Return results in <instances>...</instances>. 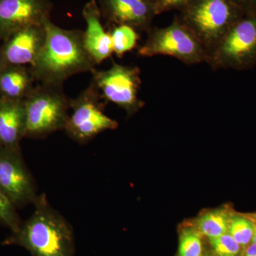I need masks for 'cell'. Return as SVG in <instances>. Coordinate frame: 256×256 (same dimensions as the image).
Masks as SVG:
<instances>
[{"mask_svg": "<svg viewBox=\"0 0 256 256\" xmlns=\"http://www.w3.org/2000/svg\"><path fill=\"white\" fill-rule=\"evenodd\" d=\"M44 24L46 34L44 46L30 66L36 82L63 85L74 75L92 73L97 64L86 48L84 32L60 28L50 18Z\"/></svg>", "mask_w": 256, "mask_h": 256, "instance_id": "1", "label": "cell"}, {"mask_svg": "<svg viewBox=\"0 0 256 256\" xmlns=\"http://www.w3.org/2000/svg\"><path fill=\"white\" fill-rule=\"evenodd\" d=\"M33 204L31 216L3 244L24 248L32 256H74L75 244L70 224L50 206L44 194L38 195Z\"/></svg>", "mask_w": 256, "mask_h": 256, "instance_id": "2", "label": "cell"}, {"mask_svg": "<svg viewBox=\"0 0 256 256\" xmlns=\"http://www.w3.org/2000/svg\"><path fill=\"white\" fill-rule=\"evenodd\" d=\"M178 20L208 52L246 12L234 0H190Z\"/></svg>", "mask_w": 256, "mask_h": 256, "instance_id": "3", "label": "cell"}, {"mask_svg": "<svg viewBox=\"0 0 256 256\" xmlns=\"http://www.w3.org/2000/svg\"><path fill=\"white\" fill-rule=\"evenodd\" d=\"M70 102L63 85L37 84L25 99L26 126L25 137L44 138L64 130L70 111Z\"/></svg>", "mask_w": 256, "mask_h": 256, "instance_id": "4", "label": "cell"}, {"mask_svg": "<svg viewBox=\"0 0 256 256\" xmlns=\"http://www.w3.org/2000/svg\"><path fill=\"white\" fill-rule=\"evenodd\" d=\"M214 70H244L256 65V12H246L207 54Z\"/></svg>", "mask_w": 256, "mask_h": 256, "instance_id": "5", "label": "cell"}, {"mask_svg": "<svg viewBox=\"0 0 256 256\" xmlns=\"http://www.w3.org/2000/svg\"><path fill=\"white\" fill-rule=\"evenodd\" d=\"M148 33L146 42L138 50L139 56H169L186 65L206 62V48L178 18L166 28H151Z\"/></svg>", "mask_w": 256, "mask_h": 256, "instance_id": "6", "label": "cell"}, {"mask_svg": "<svg viewBox=\"0 0 256 256\" xmlns=\"http://www.w3.org/2000/svg\"><path fill=\"white\" fill-rule=\"evenodd\" d=\"M94 86L105 102H110L124 109L128 116L136 114L144 105L140 98V70L138 66L112 62L110 68L92 72Z\"/></svg>", "mask_w": 256, "mask_h": 256, "instance_id": "7", "label": "cell"}, {"mask_svg": "<svg viewBox=\"0 0 256 256\" xmlns=\"http://www.w3.org/2000/svg\"><path fill=\"white\" fill-rule=\"evenodd\" d=\"M104 101L92 82L76 98L72 99L64 130L73 140L86 143L104 131L118 128L117 121L104 112Z\"/></svg>", "mask_w": 256, "mask_h": 256, "instance_id": "8", "label": "cell"}, {"mask_svg": "<svg viewBox=\"0 0 256 256\" xmlns=\"http://www.w3.org/2000/svg\"><path fill=\"white\" fill-rule=\"evenodd\" d=\"M0 188L16 208L33 204L38 196L20 148L0 146Z\"/></svg>", "mask_w": 256, "mask_h": 256, "instance_id": "9", "label": "cell"}, {"mask_svg": "<svg viewBox=\"0 0 256 256\" xmlns=\"http://www.w3.org/2000/svg\"><path fill=\"white\" fill-rule=\"evenodd\" d=\"M50 0H0V42L13 33L50 18Z\"/></svg>", "mask_w": 256, "mask_h": 256, "instance_id": "10", "label": "cell"}, {"mask_svg": "<svg viewBox=\"0 0 256 256\" xmlns=\"http://www.w3.org/2000/svg\"><path fill=\"white\" fill-rule=\"evenodd\" d=\"M44 24L18 30L1 42L0 66H32L41 54L46 41Z\"/></svg>", "mask_w": 256, "mask_h": 256, "instance_id": "11", "label": "cell"}, {"mask_svg": "<svg viewBox=\"0 0 256 256\" xmlns=\"http://www.w3.org/2000/svg\"><path fill=\"white\" fill-rule=\"evenodd\" d=\"M101 14L114 26L128 25L136 31L150 30L156 6L150 0H99Z\"/></svg>", "mask_w": 256, "mask_h": 256, "instance_id": "12", "label": "cell"}, {"mask_svg": "<svg viewBox=\"0 0 256 256\" xmlns=\"http://www.w3.org/2000/svg\"><path fill=\"white\" fill-rule=\"evenodd\" d=\"M82 15L86 23V28L84 32L86 48L98 65L114 53L110 34L102 26V14L96 0H90L84 5Z\"/></svg>", "mask_w": 256, "mask_h": 256, "instance_id": "13", "label": "cell"}, {"mask_svg": "<svg viewBox=\"0 0 256 256\" xmlns=\"http://www.w3.org/2000/svg\"><path fill=\"white\" fill-rule=\"evenodd\" d=\"M26 126L25 100L0 97V146L20 148Z\"/></svg>", "mask_w": 256, "mask_h": 256, "instance_id": "14", "label": "cell"}, {"mask_svg": "<svg viewBox=\"0 0 256 256\" xmlns=\"http://www.w3.org/2000/svg\"><path fill=\"white\" fill-rule=\"evenodd\" d=\"M30 66H0V97L25 100L35 87Z\"/></svg>", "mask_w": 256, "mask_h": 256, "instance_id": "15", "label": "cell"}, {"mask_svg": "<svg viewBox=\"0 0 256 256\" xmlns=\"http://www.w3.org/2000/svg\"><path fill=\"white\" fill-rule=\"evenodd\" d=\"M232 212L233 210L228 207L205 210L192 224L203 236L208 239L216 238L228 233Z\"/></svg>", "mask_w": 256, "mask_h": 256, "instance_id": "16", "label": "cell"}, {"mask_svg": "<svg viewBox=\"0 0 256 256\" xmlns=\"http://www.w3.org/2000/svg\"><path fill=\"white\" fill-rule=\"evenodd\" d=\"M203 237L193 224L183 226L178 233L176 256H203Z\"/></svg>", "mask_w": 256, "mask_h": 256, "instance_id": "17", "label": "cell"}, {"mask_svg": "<svg viewBox=\"0 0 256 256\" xmlns=\"http://www.w3.org/2000/svg\"><path fill=\"white\" fill-rule=\"evenodd\" d=\"M254 220L250 215L232 212L229 220L228 233L242 249L252 242L254 232Z\"/></svg>", "mask_w": 256, "mask_h": 256, "instance_id": "18", "label": "cell"}, {"mask_svg": "<svg viewBox=\"0 0 256 256\" xmlns=\"http://www.w3.org/2000/svg\"><path fill=\"white\" fill-rule=\"evenodd\" d=\"M114 53L119 58L136 48L139 35L134 28L128 25L114 26L110 32Z\"/></svg>", "mask_w": 256, "mask_h": 256, "instance_id": "19", "label": "cell"}, {"mask_svg": "<svg viewBox=\"0 0 256 256\" xmlns=\"http://www.w3.org/2000/svg\"><path fill=\"white\" fill-rule=\"evenodd\" d=\"M214 256H240L242 248L228 233L208 239Z\"/></svg>", "mask_w": 256, "mask_h": 256, "instance_id": "20", "label": "cell"}, {"mask_svg": "<svg viewBox=\"0 0 256 256\" xmlns=\"http://www.w3.org/2000/svg\"><path fill=\"white\" fill-rule=\"evenodd\" d=\"M21 224L16 207L0 188V224L9 228L13 233L18 230Z\"/></svg>", "mask_w": 256, "mask_h": 256, "instance_id": "21", "label": "cell"}, {"mask_svg": "<svg viewBox=\"0 0 256 256\" xmlns=\"http://www.w3.org/2000/svg\"><path fill=\"white\" fill-rule=\"evenodd\" d=\"M190 0H159L156 4V13L174 9H182Z\"/></svg>", "mask_w": 256, "mask_h": 256, "instance_id": "22", "label": "cell"}, {"mask_svg": "<svg viewBox=\"0 0 256 256\" xmlns=\"http://www.w3.org/2000/svg\"><path fill=\"white\" fill-rule=\"evenodd\" d=\"M245 12H256V0H234Z\"/></svg>", "mask_w": 256, "mask_h": 256, "instance_id": "23", "label": "cell"}, {"mask_svg": "<svg viewBox=\"0 0 256 256\" xmlns=\"http://www.w3.org/2000/svg\"><path fill=\"white\" fill-rule=\"evenodd\" d=\"M240 256H256V244H250L245 248L242 249Z\"/></svg>", "mask_w": 256, "mask_h": 256, "instance_id": "24", "label": "cell"}, {"mask_svg": "<svg viewBox=\"0 0 256 256\" xmlns=\"http://www.w3.org/2000/svg\"><path fill=\"white\" fill-rule=\"evenodd\" d=\"M250 217H252V216H250ZM254 223H255V224H254V235H252V244H256V220H254ZM252 242H250V244H252Z\"/></svg>", "mask_w": 256, "mask_h": 256, "instance_id": "25", "label": "cell"}, {"mask_svg": "<svg viewBox=\"0 0 256 256\" xmlns=\"http://www.w3.org/2000/svg\"><path fill=\"white\" fill-rule=\"evenodd\" d=\"M250 216L252 217V218H254V220H256V214H250Z\"/></svg>", "mask_w": 256, "mask_h": 256, "instance_id": "26", "label": "cell"}, {"mask_svg": "<svg viewBox=\"0 0 256 256\" xmlns=\"http://www.w3.org/2000/svg\"><path fill=\"white\" fill-rule=\"evenodd\" d=\"M150 1L152 2H154V4H156H156H158V2H159V0H150Z\"/></svg>", "mask_w": 256, "mask_h": 256, "instance_id": "27", "label": "cell"}, {"mask_svg": "<svg viewBox=\"0 0 256 256\" xmlns=\"http://www.w3.org/2000/svg\"><path fill=\"white\" fill-rule=\"evenodd\" d=\"M203 256H214L212 255V254H206V252H205V254H204Z\"/></svg>", "mask_w": 256, "mask_h": 256, "instance_id": "28", "label": "cell"}]
</instances>
